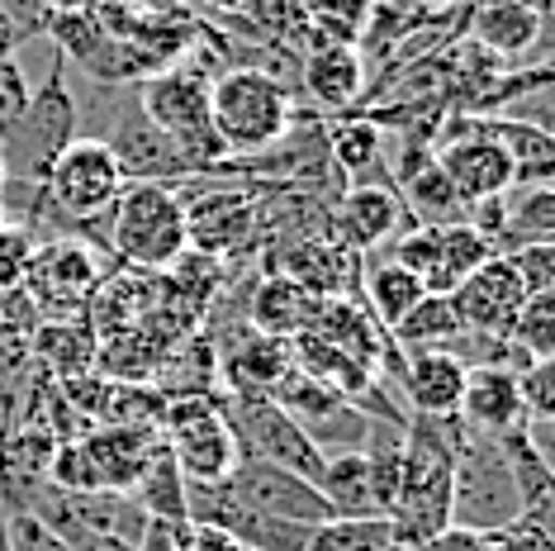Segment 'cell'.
I'll use <instances>...</instances> for the list:
<instances>
[{
  "label": "cell",
  "instance_id": "cell-9",
  "mask_svg": "<svg viewBox=\"0 0 555 551\" xmlns=\"http://www.w3.org/2000/svg\"><path fill=\"white\" fill-rule=\"evenodd\" d=\"M162 443H167V452L176 466H181L185 480H199V485L229 480V471L237 466V457H243L214 395L171 399L167 419H162Z\"/></svg>",
  "mask_w": 555,
  "mask_h": 551
},
{
  "label": "cell",
  "instance_id": "cell-18",
  "mask_svg": "<svg viewBox=\"0 0 555 551\" xmlns=\"http://www.w3.org/2000/svg\"><path fill=\"white\" fill-rule=\"evenodd\" d=\"M546 29V0H485L470 20L475 48H485L499 67L522 62Z\"/></svg>",
  "mask_w": 555,
  "mask_h": 551
},
{
  "label": "cell",
  "instance_id": "cell-7",
  "mask_svg": "<svg viewBox=\"0 0 555 551\" xmlns=\"http://www.w3.org/2000/svg\"><path fill=\"white\" fill-rule=\"evenodd\" d=\"M522 518V495L494 437L465 433L451 475V523L470 533H503Z\"/></svg>",
  "mask_w": 555,
  "mask_h": 551
},
{
  "label": "cell",
  "instance_id": "cell-4",
  "mask_svg": "<svg viewBox=\"0 0 555 551\" xmlns=\"http://www.w3.org/2000/svg\"><path fill=\"white\" fill-rule=\"evenodd\" d=\"M209 124L229 157H257L295 129V100L261 67H229L209 77Z\"/></svg>",
  "mask_w": 555,
  "mask_h": 551
},
{
  "label": "cell",
  "instance_id": "cell-44",
  "mask_svg": "<svg viewBox=\"0 0 555 551\" xmlns=\"http://www.w3.org/2000/svg\"><path fill=\"white\" fill-rule=\"evenodd\" d=\"M0 191H5V162H0ZM0 219H5V209H0Z\"/></svg>",
  "mask_w": 555,
  "mask_h": 551
},
{
  "label": "cell",
  "instance_id": "cell-8",
  "mask_svg": "<svg viewBox=\"0 0 555 551\" xmlns=\"http://www.w3.org/2000/svg\"><path fill=\"white\" fill-rule=\"evenodd\" d=\"M100 281H105V267H100L95 247L81 243V238H43V243H34L29 261H24V276H20V285L29 291L43 319L86 315Z\"/></svg>",
  "mask_w": 555,
  "mask_h": 551
},
{
  "label": "cell",
  "instance_id": "cell-33",
  "mask_svg": "<svg viewBox=\"0 0 555 551\" xmlns=\"http://www.w3.org/2000/svg\"><path fill=\"white\" fill-rule=\"evenodd\" d=\"M305 551H409L395 542V528L380 513H365V518H323L309 528Z\"/></svg>",
  "mask_w": 555,
  "mask_h": 551
},
{
  "label": "cell",
  "instance_id": "cell-41",
  "mask_svg": "<svg viewBox=\"0 0 555 551\" xmlns=\"http://www.w3.org/2000/svg\"><path fill=\"white\" fill-rule=\"evenodd\" d=\"M10 547L15 551H67L39 518H29V513H10Z\"/></svg>",
  "mask_w": 555,
  "mask_h": 551
},
{
  "label": "cell",
  "instance_id": "cell-10",
  "mask_svg": "<svg viewBox=\"0 0 555 551\" xmlns=\"http://www.w3.org/2000/svg\"><path fill=\"white\" fill-rule=\"evenodd\" d=\"M219 409H223V419H229L243 457L285 466V471L305 475V480L319 475L323 452L309 443V433L299 428L271 395H219Z\"/></svg>",
  "mask_w": 555,
  "mask_h": 551
},
{
  "label": "cell",
  "instance_id": "cell-2",
  "mask_svg": "<svg viewBox=\"0 0 555 551\" xmlns=\"http://www.w3.org/2000/svg\"><path fill=\"white\" fill-rule=\"evenodd\" d=\"M461 437H465L461 419H423V413L409 419L399 495L395 509L385 513L399 547L418 551L441 528H451V475H456Z\"/></svg>",
  "mask_w": 555,
  "mask_h": 551
},
{
  "label": "cell",
  "instance_id": "cell-29",
  "mask_svg": "<svg viewBox=\"0 0 555 551\" xmlns=\"http://www.w3.org/2000/svg\"><path fill=\"white\" fill-rule=\"evenodd\" d=\"M399 200L413 223H461L465 219V200L456 195V185L447 181V171L437 162H423L418 171H409L399 181Z\"/></svg>",
  "mask_w": 555,
  "mask_h": 551
},
{
  "label": "cell",
  "instance_id": "cell-22",
  "mask_svg": "<svg viewBox=\"0 0 555 551\" xmlns=\"http://www.w3.org/2000/svg\"><path fill=\"white\" fill-rule=\"evenodd\" d=\"M313 315H319V295L285 271L261 276L247 295V323L267 337H281V343H289L295 333H305L313 323Z\"/></svg>",
  "mask_w": 555,
  "mask_h": 551
},
{
  "label": "cell",
  "instance_id": "cell-23",
  "mask_svg": "<svg viewBox=\"0 0 555 551\" xmlns=\"http://www.w3.org/2000/svg\"><path fill=\"white\" fill-rule=\"evenodd\" d=\"M95 353H100V337L91 329V319H43L29 337V361L43 375H53L57 385L77 381V375L95 371Z\"/></svg>",
  "mask_w": 555,
  "mask_h": 551
},
{
  "label": "cell",
  "instance_id": "cell-38",
  "mask_svg": "<svg viewBox=\"0 0 555 551\" xmlns=\"http://www.w3.org/2000/svg\"><path fill=\"white\" fill-rule=\"evenodd\" d=\"M29 253H34V233H24L20 223L0 219V291H5V285H20Z\"/></svg>",
  "mask_w": 555,
  "mask_h": 551
},
{
  "label": "cell",
  "instance_id": "cell-6",
  "mask_svg": "<svg viewBox=\"0 0 555 551\" xmlns=\"http://www.w3.org/2000/svg\"><path fill=\"white\" fill-rule=\"evenodd\" d=\"M129 185L119 157L109 153L105 138H72L57 153V162L48 167L43 181V205H48V223L67 233H86L91 223L109 215V205L119 200V191Z\"/></svg>",
  "mask_w": 555,
  "mask_h": 551
},
{
  "label": "cell",
  "instance_id": "cell-16",
  "mask_svg": "<svg viewBox=\"0 0 555 551\" xmlns=\"http://www.w3.org/2000/svg\"><path fill=\"white\" fill-rule=\"evenodd\" d=\"M333 229H337V243H347L351 253H371V247L418 229V223L409 219L395 181H361L337 195Z\"/></svg>",
  "mask_w": 555,
  "mask_h": 551
},
{
  "label": "cell",
  "instance_id": "cell-39",
  "mask_svg": "<svg viewBox=\"0 0 555 551\" xmlns=\"http://www.w3.org/2000/svg\"><path fill=\"white\" fill-rule=\"evenodd\" d=\"M138 551H191V518H147Z\"/></svg>",
  "mask_w": 555,
  "mask_h": 551
},
{
  "label": "cell",
  "instance_id": "cell-15",
  "mask_svg": "<svg viewBox=\"0 0 555 551\" xmlns=\"http://www.w3.org/2000/svg\"><path fill=\"white\" fill-rule=\"evenodd\" d=\"M465 124H475V119H465ZM433 162L447 171V181L456 185V195L465 200V205L513 191V157L503 153L499 138L485 133L479 124H475V129L451 133L447 143L433 153Z\"/></svg>",
  "mask_w": 555,
  "mask_h": 551
},
{
  "label": "cell",
  "instance_id": "cell-40",
  "mask_svg": "<svg viewBox=\"0 0 555 551\" xmlns=\"http://www.w3.org/2000/svg\"><path fill=\"white\" fill-rule=\"evenodd\" d=\"M29 329H20V323H5L0 319V385L15 381V375L29 367Z\"/></svg>",
  "mask_w": 555,
  "mask_h": 551
},
{
  "label": "cell",
  "instance_id": "cell-28",
  "mask_svg": "<svg viewBox=\"0 0 555 551\" xmlns=\"http://www.w3.org/2000/svg\"><path fill=\"white\" fill-rule=\"evenodd\" d=\"M323 143H327V157H333L337 177L347 185H361V181H371V167L380 162V119L347 115L323 133Z\"/></svg>",
  "mask_w": 555,
  "mask_h": 551
},
{
  "label": "cell",
  "instance_id": "cell-37",
  "mask_svg": "<svg viewBox=\"0 0 555 551\" xmlns=\"http://www.w3.org/2000/svg\"><path fill=\"white\" fill-rule=\"evenodd\" d=\"M24 105H29V77H24L15 53H0V138L10 133Z\"/></svg>",
  "mask_w": 555,
  "mask_h": 551
},
{
  "label": "cell",
  "instance_id": "cell-17",
  "mask_svg": "<svg viewBox=\"0 0 555 551\" xmlns=\"http://www.w3.org/2000/svg\"><path fill=\"white\" fill-rule=\"evenodd\" d=\"M185 233H191L195 253L229 257L257 233V200L251 191H209L185 200Z\"/></svg>",
  "mask_w": 555,
  "mask_h": 551
},
{
  "label": "cell",
  "instance_id": "cell-31",
  "mask_svg": "<svg viewBox=\"0 0 555 551\" xmlns=\"http://www.w3.org/2000/svg\"><path fill=\"white\" fill-rule=\"evenodd\" d=\"M129 499L147 513V518H185V475L171 461L167 443L153 447V457H147V466L138 471Z\"/></svg>",
  "mask_w": 555,
  "mask_h": 551
},
{
  "label": "cell",
  "instance_id": "cell-13",
  "mask_svg": "<svg viewBox=\"0 0 555 551\" xmlns=\"http://www.w3.org/2000/svg\"><path fill=\"white\" fill-rule=\"evenodd\" d=\"M451 305H456L465 333L499 337V343H508L517 309L527 305V285H522V276H517L513 257L494 253V257L479 261V267L465 276L456 291H451Z\"/></svg>",
  "mask_w": 555,
  "mask_h": 551
},
{
  "label": "cell",
  "instance_id": "cell-21",
  "mask_svg": "<svg viewBox=\"0 0 555 551\" xmlns=\"http://www.w3.org/2000/svg\"><path fill=\"white\" fill-rule=\"evenodd\" d=\"M461 423L475 437H499L522 423V390L513 367H470L461 395Z\"/></svg>",
  "mask_w": 555,
  "mask_h": 551
},
{
  "label": "cell",
  "instance_id": "cell-43",
  "mask_svg": "<svg viewBox=\"0 0 555 551\" xmlns=\"http://www.w3.org/2000/svg\"><path fill=\"white\" fill-rule=\"evenodd\" d=\"M0 551H15L10 547V513H5V504H0Z\"/></svg>",
  "mask_w": 555,
  "mask_h": 551
},
{
  "label": "cell",
  "instance_id": "cell-30",
  "mask_svg": "<svg viewBox=\"0 0 555 551\" xmlns=\"http://www.w3.org/2000/svg\"><path fill=\"white\" fill-rule=\"evenodd\" d=\"M461 333H465V323L456 315V305H451V295H433V291L389 329V337H395L399 347H409V353H423V347H456Z\"/></svg>",
  "mask_w": 555,
  "mask_h": 551
},
{
  "label": "cell",
  "instance_id": "cell-20",
  "mask_svg": "<svg viewBox=\"0 0 555 551\" xmlns=\"http://www.w3.org/2000/svg\"><path fill=\"white\" fill-rule=\"evenodd\" d=\"M465 361L447 347H423V353L403 357V395H409L413 413L423 419H461V395H465Z\"/></svg>",
  "mask_w": 555,
  "mask_h": 551
},
{
  "label": "cell",
  "instance_id": "cell-11",
  "mask_svg": "<svg viewBox=\"0 0 555 551\" xmlns=\"http://www.w3.org/2000/svg\"><path fill=\"white\" fill-rule=\"evenodd\" d=\"M485 257H494V247L465 219L461 223H418V229L395 238V261L409 267L423 281V291H433V295H451Z\"/></svg>",
  "mask_w": 555,
  "mask_h": 551
},
{
  "label": "cell",
  "instance_id": "cell-25",
  "mask_svg": "<svg viewBox=\"0 0 555 551\" xmlns=\"http://www.w3.org/2000/svg\"><path fill=\"white\" fill-rule=\"evenodd\" d=\"M485 133H494L503 153L513 157V185H551L555 177V138L541 124L513 119V115H485L475 119Z\"/></svg>",
  "mask_w": 555,
  "mask_h": 551
},
{
  "label": "cell",
  "instance_id": "cell-42",
  "mask_svg": "<svg viewBox=\"0 0 555 551\" xmlns=\"http://www.w3.org/2000/svg\"><path fill=\"white\" fill-rule=\"evenodd\" d=\"M48 15H72V10H91L95 0H39Z\"/></svg>",
  "mask_w": 555,
  "mask_h": 551
},
{
  "label": "cell",
  "instance_id": "cell-35",
  "mask_svg": "<svg viewBox=\"0 0 555 551\" xmlns=\"http://www.w3.org/2000/svg\"><path fill=\"white\" fill-rule=\"evenodd\" d=\"M517 390H522V419L527 423H555V361H527L517 371Z\"/></svg>",
  "mask_w": 555,
  "mask_h": 551
},
{
  "label": "cell",
  "instance_id": "cell-36",
  "mask_svg": "<svg viewBox=\"0 0 555 551\" xmlns=\"http://www.w3.org/2000/svg\"><path fill=\"white\" fill-rule=\"evenodd\" d=\"M503 257H513V267H517V276H522L527 295L555 291V243H527V247L503 253Z\"/></svg>",
  "mask_w": 555,
  "mask_h": 551
},
{
  "label": "cell",
  "instance_id": "cell-1",
  "mask_svg": "<svg viewBox=\"0 0 555 551\" xmlns=\"http://www.w3.org/2000/svg\"><path fill=\"white\" fill-rule=\"evenodd\" d=\"M77 138V100H72L67 81H62V57H53L48 81L29 91V105L20 110V119L10 124V133L0 138V162H5V191H0V209L10 195H20V215L10 223H20L24 233L43 229L48 205H43V181L48 167L57 162L62 148Z\"/></svg>",
  "mask_w": 555,
  "mask_h": 551
},
{
  "label": "cell",
  "instance_id": "cell-32",
  "mask_svg": "<svg viewBox=\"0 0 555 551\" xmlns=\"http://www.w3.org/2000/svg\"><path fill=\"white\" fill-rule=\"evenodd\" d=\"M423 295H427V291H423L418 276H413L409 267H399V261L389 257V261H375V267L365 271V291H361L357 299H361L365 309H371L375 319L385 323V329H395V323L409 315V309L418 305Z\"/></svg>",
  "mask_w": 555,
  "mask_h": 551
},
{
  "label": "cell",
  "instance_id": "cell-34",
  "mask_svg": "<svg viewBox=\"0 0 555 551\" xmlns=\"http://www.w3.org/2000/svg\"><path fill=\"white\" fill-rule=\"evenodd\" d=\"M508 347L527 353L532 361L555 357V291H546V295H527V305L517 309V319H513Z\"/></svg>",
  "mask_w": 555,
  "mask_h": 551
},
{
  "label": "cell",
  "instance_id": "cell-14",
  "mask_svg": "<svg viewBox=\"0 0 555 551\" xmlns=\"http://www.w3.org/2000/svg\"><path fill=\"white\" fill-rule=\"evenodd\" d=\"M229 490L243 509L267 513V518L309 523V528L333 518L323 495L313 490V480H305V475H295L285 466H271V461H257V457H237V466L229 471Z\"/></svg>",
  "mask_w": 555,
  "mask_h": 551
},
{
  "label": "cell",
  "instance_id": "cell-26",
  "mask_svg": "<svg viewBox=\"0 0 555 551\" xmlns=\"http://www.w3.org/2000/svg\"><path fill=\"white\" fill-rule=\"evenodd\" d=\"M313 490L323 495V504L333 518H365L375 509V490H371V466H365V452H333L323 457L319 475H313ZM385 518V513H380Z\"/></svg>",
  "mask_w": 555,
  "mask_h": 551
},
{
  "label": "cell",
  "instance_id": "cell-3",
  "mask_svg": "<svg viewBox=\"0 0 555 551\" xmlns=\"http://www.w3.org/2000/svg\"><path fill=\"white\" fill-rule=\"evenodd\" d=\"M105 247L119 267L162 276L191 247L185 195L171 181H129L105 215Z\"/></svg>",
  "mask_w": 555,
  "mask_h": 551
},
{
  "label": "cell",
  "instance_id": "cell-12",
  "mask_svg": "<svg viewBox=\"0 0 555 551\" xmlns=\"http://www.w3.org/2000/svg\"><path fill=\"white\" fill-rule=\"evenodd\" d=\"M271 399L289 413V419L299 423V428L309 433V443L319 447L323 457H333V452H361V447H365L371 419H365L357 405H347V399L337 395V390L319 385L313 375L289 367L281 381H275Z\"/></svg>",
  "mask_w": 555,
  "mask_h": 551
},
{
  "label": "cell",
  "instance_id": "cell-19",
  "mask_svg": "<svg viewBox=\"0 0 555 551\" xmlns=\"http://www.w3.org/2000/svg\"><path fill=\"white\" fill-rule=\"evenodd\" d=\"M105 143H109V153L119 157V167H124L129 181H181V177H191L185 157L176 153V143L167 133L143 119L138 100H133L129 115L115 119V129H109Z\"/></svg>",
  "mask_w": 555,
  "mask_h": 551
},
{
  "label": "cell",
  "instance_id": "cell-24",
  "mask_svg": "<svg viewBox=\"0 0 555 551\" xmlns=\"http://www.w3.org/2000/svg\"><path fill=\"white\" fill-rule=\"evenodd\" d=\"M305 95L319 110H351L365 95V57L351 43H313L305 57Z\"/></svg>",
  "mask_w": 555,
  "mask_h": 551
},
{
  "label": "cell",
  "instance_id": "cell-27",
  "mask_svg": "<svg viewBox=\"0 0 555 551\" xmlns=\"http://www.w3.org/2000/svg\"><path fill=\"white\" fill-rule=\"evenodd\" d=\"M555 238V191L551 185H517V195H503V229L494 253H517L527 243Z\"/></svg>",
  "mask_w": 555,
  "mask_h": 551
},
{
  "label": "cell",
  "instance_id": "cell-5",
  "mask_svg": "<svg viewBox=\"0 0 555 551\" xmlns=\"http://www.w3.org/2000/svg\"><path fill=\"white\" fill-rule=\"evenodd\" d=\"M138 110L143 119L162 129L176 143V153L185 157L191 177H205V171L223 167L229 153H223L219 133L209 124V77L195 67H162L153 77H143L138 86Z\"/></svg>",
  "mask_w": 555,
  "mask_h": 551
}]
</instances>
